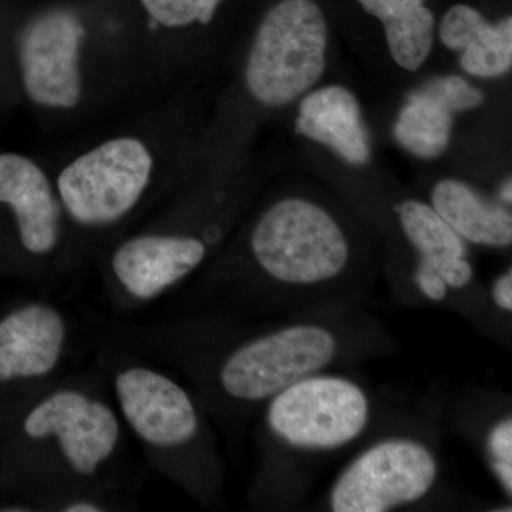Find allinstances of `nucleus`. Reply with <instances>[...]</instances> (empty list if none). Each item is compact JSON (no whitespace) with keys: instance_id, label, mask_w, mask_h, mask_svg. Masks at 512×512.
<instances>
[{"instance_id":"dca6fc26","label":"nucleus","mask_w":512,"mask_h":512,"mask_svg":"<svg viewBox=\"0 0 512 512\" xmlns=\"http://www.w3.org/2000/svg\"><path fill=\"white\" fill-rule=\"evenodd\" d=\"M441 45L460 55V67L476 79H497L512 67V18L488 22L477 9L454 5L441 19Z\"/></svg>"},{"instance_id":"7ed1b4c3","label":"nucleus","mask_w":512,"mask_h":512,"mask_svg":"<svg viewBox=\"0 0 512 512\" xmlns=\"http://www.w3.org/2000/svg\"><path fill=\"white\" fill-rule=\"evenodd\" d=\"M262 303L275 313L362 305L379 274L365 228L336 202L282 192L249 218L235 248Z\"/></svg>"},{"instance_id":"aec40b11","label":"nucleus","mask_w":512,"mask_h":512,"mask_svg":"<svg viewBox=\"0 0 512 512\" xmlns=\"http://www.w3.org/2000/svg\"><path fill=\"white\" fill-rule=\"evenodd\" d=\"M483 450L488 468L508 498L512 497V416L501 414L491 421L483 436Z\"/></svg>"},{"instance_id":"412c9836","label":"nucleus","mask_w":512,"mask_h":512,"mask_svg":"<svg viewBox=\"0 0 512 512\" xmlns=\"http://www.w3.org/2000/svg\"><path fill=\"white\" fill-rule=\"evenodd\" d=\"M488 301L493 305L495 313H512V268L508 266L501 272L491 284L490 291L487 292Z\"/></svg>"},{"instance_id":"a211bd4d","label":"nucleus","mask_w":512,"mask_h":512,"mask_svg":"<svg viewBox=\"0 0 512 512\" xmlns=\"http://www.w3.org/2000/svg\"><path fill=\"white\" fill-rule=\"evenodd\" d=\"M383 26L387 53L397 69L417 73L430 59L436 18L426 0H357Z\"/></svg>"},{"instance_id":"1a4fd4ad","label":"nucleus","mask_w":512,"mask_h":512,"mask_svg":"<svg viewBox=\"0 0 512 512\" xmlns=\"http://www.w3.org/2000/svg\"><path fill=\"white\" fill-rule=\"evenodd\" d=\"M227 0H136L148 53L165 92L205 83L231 63L218 23Z\"/></svg>"},{"instance_id":"39448f33","label":"nucleus","mask_w":512,"mask_h":512,"mask_svg":"<svg viewBox=\"0 0 512 512\" xmlns=\"http://www.w3.org/2000/svg\"><path fill=\"white\" fill-rule=\"evenodd\" d=\"M376 404L362 383L322 372L276 394L265 409L275 487L288 504L316 464L356 446L372 430Z\"/></svg>"},{"instance_id":"f03ea898","label":"nucleus","mask_w":512,"mask_h":512,"mask_svg":"<svg viewBox=\"0 0 512 512\" xmlns=\"http://www.w3.org/2000/svg\"><path fill=\"white\" fill-rule=\"evenodd\" d=\"M20 99L46 136H77L165 92L138 19L97 16L72 2H50L12 35Z\"/></svg>"},{"instance_id":"9d476101","label":"nucleus","mask_w":512,"mask_h":512,"mask_svg":"<svg viewBox=\"0 0 512 512\" xmlns=\"http://www.w3.org/2000/svg\"><path fill=\"white\" fill-rule=\"evenodd\" d=\"M393 212L397 228L414 254L410 271H429L443 279L453 302L464 303V313L477 322L494 313L487 292L477 284L467 242L441 220L429 202L403 198L394 204Z\"/></svg>"},{"instance_id":"f8f14e48","label":"nucleus","mask_w":512,"mask_h":512,"mask_svg":"<svg viewBox=\"0 0 512 512\" xmlns=\"http://www.w3.org/2000/svg\"><path fill=\"white\" fill-rule=\"evenodd\" d=\"M36 440L55 437L67 463L82 476H93L119 443L116 414L106 404L73 390H62L37 404L25 421Z\"/></svg>"},{"instance_id":"6ab92c4d","label":"nucleus","mask_w":512,"mask_h":512,"mask_svg":"<svg viewBox=\"0 0 512 512\" xmlns=\"http://www.w3.org/2000/svg\"><path fill=\"white\" fill-rule=\"evenodd\" d=\"M456 114L430 80L407 96L393 123L394 140L421 160L439 158L450 147Z\"/></svg>"},{"instance_id":"6e6552de","label":"nucleus","mask_w":512,"mask_h":512,"mask_svg":"<svg viewBox=\"0 0 512 512\" xmlns=\"http://www.w3.org/2000/svg\"><path fill=\"white\" fill-rule=\"evenodd\" d=\"M439 451L403 430L370 440L339 471L326 497L332 512H389L429 500L439 488Z\"/></svg>"},{"instance_id":"9b49d317","label":"nucleus","mask_w":512,"mask_h":512,"mask_svg":"<svg viewBox=\"0 0 512 512\" xmlns=\"http://www.w3.org/2000/svg\"><path fill=\"white\" fill-rule=\"evenodd\" d=\"M0 205L12 215L23 251L50 256L63 247L66 215L45 158L0 151Z\"/></svg>"},{"instance_id":"f3484780","label":"nucleus","mask_w":512,"mask_h":512,"mask_svg":"<svg viewBox=\"0 0 512 512\" xmlns=\"http://www.w3.org/2000/svg\"><path fill=\"white\" fill-rule=\"evenodd\" d=\"M427 202L468 245L511 248V207L488 197L467 181L441 178L431 188Z\"/></svg>"},{"instance_id":"0eeeda50","label":"nucleus","mask_w":512,"mask_h":512,"mask_svg":"<svg viewBox=\"0 0 512 512\" xmlns=\"http://www.w3.org/2000/svg\"><path fill=\"white\" fill-rule=\"evenodd\" d=\"M235 218L215 192H190L174 202L165 227L121 239L111 251V271L131 296L150 301L200 269Z\"/></svg>"},{"instance_id":"f257e3e1","label":"nucleus","mask_w":512,"mask_h":512,"mask_svg":"<svg viewBox=\"0 0 512 512\" xmlns=\"http://www.w3.org/2000/svg\"><path fill=\"white\" fill-rule=\"evenodd\" d=\"M205 83L171 90L66 138L43 157L67 228L92 235L119 229L156 201H177L245 153L254 120L231 87L212 111Z\"/></svg>"},{"instance_id":"4be33fe9","label":"nucleus","mask_w":512,"mask_h":512,"mask_svg":"<svg viewBox=\"0 0 512 512\" xmlns=\"http://www.w3.org/2000/svg\"><path fill=\"white\" fill-rule=\"evenodd\" d=\"M63 511L66 512H99L103 511V508H100L99 505L94 503H89V501H77V503H72L66 505V508H63Z\"/></svg>"},{"instance_id":"ddd939ff","label":"nucleus","mask_w":512,"mask_h":512,"mask_svg":"<svg viewBox=\"0 0 512 512\" xmlns=\"http://www.w3.org/2000/svg\"><path fill=\"white\" fill-rule=\"evenodd\" d=\"M114 386L127 423L151 446L183 447L200 434L197 407L170 377L131 367L116 377Z\"/></svg>"},{"instance_id":"423d86ee","label":"nucleus","mask_w":512,"mask_h":512,"mask_svg":"<svg viewBox=\"0 0 512 512\" xmlns=\"http://www.w3.org/2000/svg\"><path fill=\"white\" fill-rule=\"evenodd\" d=\"M328 53V20L318 3L279 0L239 45L229 86L252 117L284 109L319 86Z\"/></svg>"},{"instance_id":"2eb2a0df","label":"nucleus","mask_w":512,"mask_h":512,"mask_svg":"<svg viewBox=\"0 0 512 512\" xmlns=\"http://www.w3.org/2000/svg\"><path fill=\"white\" fill-rule=\"evenodd\" d=\"M66 326L55 308L32 303L0 320V382L49 375L62 356Z\"/></svg>"},{"instance_id":"4468645a","label":"nucleus","mask_w":512,"mask_h":512,"mask_svg":"<svg viewBox=\"0 0 512 512\" xmlns=\"http://www.w3.org/2000/svg\"><path fill=\"white\" fill-rule=\"evenodd\" d=\"M295 131L355 167L372 160V143L359 99L342 84H326L306 93L299 100Z\"/></svg>"},{"instance_id":"20e7f679","label":"nucleus","mask_w":512,"mask_h":512,"mask_svg":"<svg viewBox=\"0 0 512 512\" xmlns=\"http://www.w3.org/2000/svg\"><path fill=\"white\" fill-rule=\"evenodd\" d=\"M393 349L362 305L329 306L288 315L239 343L218 366L217 382L232 402L258 406L306 377Z\"/></svg>"}]
</instances>
